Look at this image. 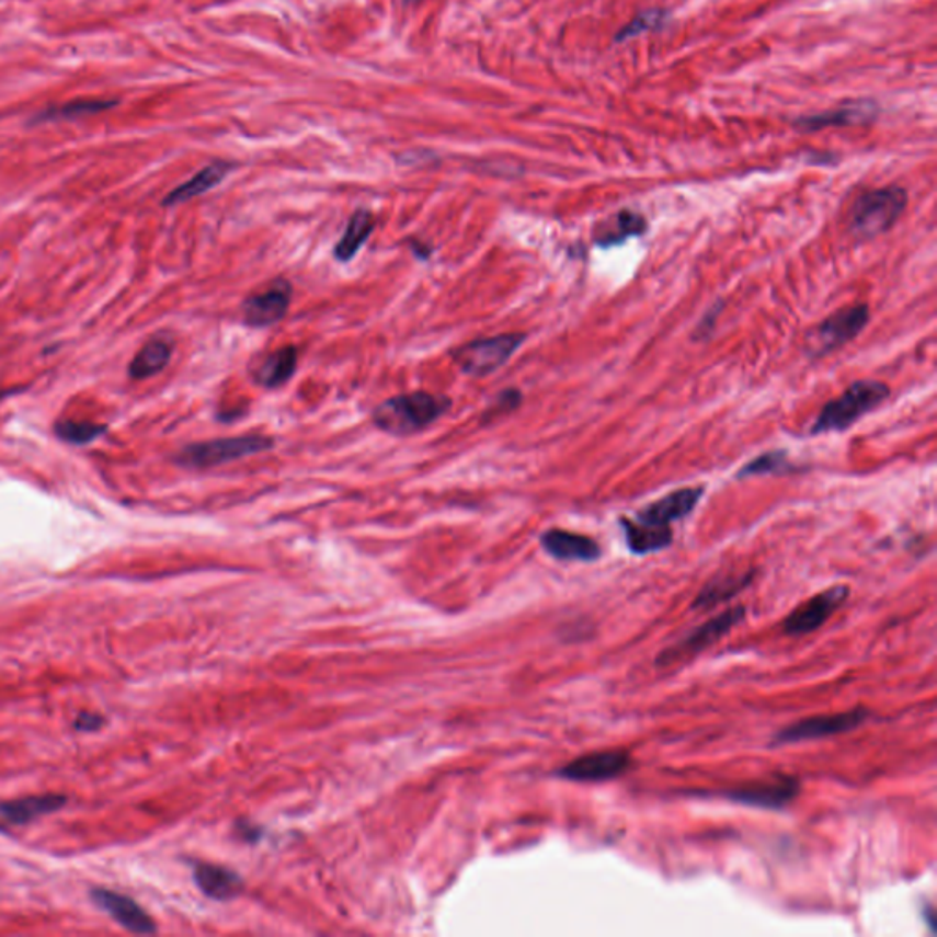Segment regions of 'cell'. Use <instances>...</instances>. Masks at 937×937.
Segmentation results:
<instances>
[{
  "instance_id": "6da1fadb",
  "label": "cell",
  "mask_w": 937,
  "mask_h": 937,
  "mask_svg": "<svg viewBox=\"0 0 937 937\" xmlns=\"http://www.w3.org/2000/svg\"><path fill=\"white\" fill-rule=\"evenodd\" d=\"M449 409L450 398L447 396L418 390L385 400L372 412V422L379 431L392 436H412L438 422Z\"/></svg>"
},
{
  "instance_id": "7a4b0ae2",
  "label": "cell",
  "mask_w": 937,
  "mask_h": 937,
  "mask_svg": "<svg viewBox=\"0 0 937 937\" xmlns=\"http://www.w3.org/2000/svg\"><path fill=\"white\" fill-rule=\"evenodd\" d=\"M890 398V387L877 379H860L843 395L827 401L816 416L811 434L844 433Z\"/></svg>"
},
{
  "instance_id": "3957f363",
  "label": "cell",
  "mask_w": 937,
  "mask_h": 937,
  "mask_svg": "<svg viewBox=\"0 0 937 937\" xmlns=\"http://www.w3.org/2000/svg\"><path fill=\"white\" fill-rule=\"evenodd\" d=\"M906 204L909 195L898 185L866 191L852 206L849 229L857 239H876L895 226L906 209Z\"/></svg>"
},
{
  "instance_id": "277c9868",
  "label": "cell",
  "mask_w": 937,
  "mask_h": 937,
  "mask_svg": "<svg viewBox=\"0 0 937 937\" xmlns=\"http://www.w3.org/2000/svg\"><path fill=\"white\" fill-rule=\"evenodd\" d=\"M275 439L264 434H248V436H235V438L207 439L198 444L185 445L178 455H174V464L185 469H212L235 460H242L248 456L261 455L272 450Z\"/></svg>"
},
{
  "instance_id": "5b68a950",
  "label": "cell",
  "mask_w": 937,
  "mask_h": 937,
  "mask_svg": "<svg viewBox=\"0 0 937 937\" xmlns=\"http://www.w3.org/2000/svg\"><path fill=\"white\" fill-rule=\"evenodd\" d=\"M526 341L524 333H502L494 338H482L461 344L453 350V361L467 376L485 378L499 370L515 355Z\"/></svg>"
},
{
  "instance_id": "8992f818",
  "label": "cell",
  "mask_w": 937,
  "mask_h": 937,
  "mask_svg": "<svg viewBox=\"0 0 937 937\" xmlns=\"http://www.w3.org/2000/svg\"><path fill=\"white\" fill-rule=\"evenodd\" d=\"M743 619H745V606H732L729 610L721 612L720 616L712 617L701 627L696 628L694 632L687 633L682 641H677L658 654L655 665L671 666L704 652L712 644L718 643L721 638H725L727 633L731 632L732 628L740 625Z\"/></svg>"
},
{
  "instance_id": "52a82bcc",
  "label": "cell",
  "mask_w": 937,
  "mask_h": 937,
  "mask_svg": "<svg viewBox=\"0 0 937 937\" xmlns=\"http://www.w3.org/2000/svg\"><path fill=\"white\" fill-rule=\"evenodd\" d=\"M870 322V306L854 305L844 306L841 310L833 311L832 316L815 328L808 339L811 354L826 355L833 350L841 348L844 344L852 343Z\"/></svg>"
},
{
  "instance_id": "ba28073f",
  "label": "cell",
  "mask_w": 937,
  "mask_h": 937,
  "mask_svg": "<svg viewBox=\"0 0 937 937\" xmlns=\"http://www.w3.org/2000/svg\"><path fill=\"white\" fill-rule=\"evenodd\" d=\"M866 720H868V710L862 707L835 712V715L811 716L784 727L782 731L777 732L775 743L786 745V743L810 742V740L844 734V732L855 731Z\"/></svg>"
},
{
  "instance_id": "9c48e42d",
  "label": "cell",
  "mask_w": 937,
  "mask_h": 937,
  "mask_svg": "<svg viewBox=\"0 0 937 937\" xmlns=\"http://www.w3.org/2000/svg\"><path fill=\"white\" fill-rule=\"evenodd\" d=\"M632 767V756L627 749L594 751L579 756L564 767H560L557 777L572 782H608L619 778Z\"/></svg>"
},
{
  "instance_id": "30bf717a",
  "label": "cell",
  "mask_w": 937,
  "mask_h": 937,
  "mask_svg": "<svg viewBox=\"0 0 937 937\" xmlns=\"http://www.w3.org/2000/svg\"><path fill=\"white\" fill-rule=\"evenodd\" d=\"M849 589L844 584L824 590L821 594L813 595L811 599L797 606L782 621V630L786 636H804L815 632L826 625L827 619L841 608L848 599Z\"/></svg>"
},
{
  "instance_id": "8fae6325",
  "label": "cell",
  "mask_w": 937,
  "mask_h": 937,
  "mask_svg": "<svg viewBox=\"0 0 937 937\" xmlns=\"http://www.w3.org/2000/svg\"><path fill=\"white\" fill-rule=\"evenodd\" d=\"M294 288L286 278L278 277L266 288L248 295L242 302V319L251 328H270L283 321L288 313Z\"/></svg>"
},
{
  "instance_id": "7c38bea8",
  "label": "cell",
  "mask_w": 937,
  "mask_h": 937,
  "mask_svg": "<svg viewBox=\"0 0 937 937\" xmlns=\"http://www.w3.org/2000/svg\"><path fill=\"white\" fill-rule=\"evenodd\" d=\"M800 793V782L789 775H777L769 780L745 784L740 788L723 791L725 799L738 804L762 808V810H782L791 804Z\"/></svg>"
},
{
  "instance_id": "4fadbf2b",
  "label": "cell",
  "mask_w": 937,
  "mask_h": 937,
  "mask_svg": "<svg viewBox=\"0 0 937 937\" xmlns=\"http://www.w3.org/2000/svg\"><path fill=\"white\" fill-rule=\"evenodd\" d=\"M90 898L125 930L141 934V936L155 934L158 930L155 919L136 901L123 893L112 892L106 888H94L90 892Z\"/></svg>"
},
{
  "instance_id": "5bb4252c",
  "label": "cell",
  "mask_w": 937,
  "mask_h": 937,
  "mask_svg": "<svg viewBox=\"0 0 937 937\" xmlns=\"http://www.w3.org/2000/svg\"><path fill=\"white\" fill-rule=\"evenodd\" d=\"M704 496V488H683L665 494L639 511L633 521L654 527H671L672 522L682 521L690 515L699 500Z\"/></svg>"
},
{
  "instance_id": "9a60e30c",
  "label": "cell",
  "mask_w": 937,
  "mask_h": 937,
  "mask_svg": "<svg viewBox=\"0 0 937 937\" xmlns=\"http://www.w3.org/2000/svg\"><path fill=\"white\" fill-rule=\"evenodd\" d=\"M65 804H67V797L62 795H34V797L0 802V830L24 826L37 821L41 816L56 813Z\"/></svg>"
},
{
  "instance_id": "2e32d148",
  "label": "cell",
  "mask_w": 937,
  "mask_h": 937,
  "mask_svg": "<svg viewBox=\"0 0 937 937\" xmlns=\"http://www.w3.org/2000/svg\"><path fill=\"white\" fill-rule=\"evenodd\" d=\"M297 365H299L297 346H283V348L273 350L255 366H251V378L262 389H281L294 378Z\"/></svg>"
},
{
  "instance_id": "e0dca14e",
  "label": "cell",
  "mask_w": 937,
  "mask_h": 937,
  "mask_svg": "<svg viewBox=\"0 0 937 937\" xmlns=\"http://www.w3.org/2000/svg\"><path fill=\"white\" fill-rule=\"evenodd\" d=\"M540 544L553 559L594 562L601 557L599 544L594 538L564 529H549L540 537Z\"/></svg>"
},
{
  "instance_id": "ac0fdd59",
  "label": "cell",
  "mask_w": 937,
  "mask_h": 937,
  "mask_svg": "<svg viewBox=\"0 0 937 937\" xmlns=\"http://www.w3.org/2000/svg\"><path fill=\"white\" fill-rule=\"evenodd\" d=\"M231 171H233V165L226 163V161H215L212 165L204 167L191 180L182 183L176 190L171 191L165 196L163 206H178V204H183V202L193 201L196 196L206 195L207 191L215 190L217 185H220L224 182V178L228 176Z\"/></svg>"
},
{
  "instance_id": "d6986e66",
  "label": "cell",
  "mask_w": 937,
  "mask_h": 937,
  "mask_svg": "<svg viewBox=\"0 0 937 937\" xmlns=\"http://www.w3.org/2000/svg\"><path fill=\"white\" fill-rule=\"evenodd\" d=\"M174 352V343L167 335H156L144 344V348L134 355L133 363L128 365V376L133 379L152 378L160 374Z\"/></svg>"
},
{
  "instance_id": "ffe728a7",
  "label": "cell",
  "mask_w": 937,
  "mask_h": 937,
  "mask_svg": "<svg viewBox=\"0 0 937 937\" xmlns=\"http://www.w3.org/2000/svg\"><path fill=\"white\" fill-rule=\"evenodd\" d=\"M753 578H755V572L720 573V575H715V578L710 579L709 583L705 584L704 589L699 590V594L694 599L693 608H696V610H707V608H712L718 603L732 599L734 595L747 589Z\"/></svg>"
},
{
  "instance_id": "44dd1931",
  "label": "cell",
  "mask_w": 937,
  "mask_h": 937,
  "mask_svg": "<svg viewBox=\"0 0 937 937\" xmlns=\"http://www.w3.org/2000/svg\"><path fill=\"white\" fill-rule=\"evenodd\" d=\"M877 108L871 103H852L848 106H841L837 111L822 112L816 116L802 117L797 122V127L804 130H819L826 127H852V125H862L876 117Z\"/></svg>"
},
{
  "instance_id": "7402d4cb",
  "label": "cell",
  "mask_w": 937,
  "mask_h": 937,
  "mask_svg": "<svg viewBox=\"0 0 937 937\" xmlns=\"http://www.w3.org/2000/svg\"><path fill=\"white\" fill-rule=\"evenodd\" d=\"M376 229V218L368 209H357L350 217L343 237L339 239L338 244L333 248V256L339 262H350L357 255V251L365 245L366 240L370 239V235Z\"/></svg>"
},
{
  "instance_id": "603a6c76",
  "label": "cell",
  "mask_w": 937,
  "mask_h": 937,
  "mask_svg": "<svg viewBox=\"0 0 937 937\" xmlns=\"http://www.w3.org/2000/svg\"><path fill=\"white\" fill-rule=\"evenodd\" d=\"M622 532L627 537L628 549L636 555H649L669 548L672 544L671 527H654L639 522L622 518Z\"/></svg>"
},
{
  "instance_id": "cb8c5ba5",
  "label": "cell",
  "mask_w": 937,
  "mask_h": 937,
  "mask_svg": "<svg viewBox=\"0 0 937 937\" xmlns=\"http://www.w3.org/2000/svg\"><path fill=\"white\" fill-rule=\"evenodd\" d=\"M647 231V220L643 215L636 212H619L606 222L601 224L595 231V244L608 248V245L622 244L625 240L639 237Z\"/></svg>"
},
{
  "instance_id": "d4e9b609",
  "label": "cell",
  "mask_w": 937,
  "mask_h": 937,
  "mask_svg": "<svg viewBox=\"0 0 937 937\" xmlns=\"http://www.w3.org/2000/svg\"><path fill=\"white\" fill-rule=\"evenodd\" d=\"M195 881L207 898L218 899V901L239 895L242 888V881L235 871L215 865L196 866Z\"/></svg>"
},
{
  "instance_id": "484cf974",
  "label": "cell",
  "mask_w": 937,
  "mask_h": 937,
  "mask_svg": "<svg viewBox=\"0 0 937 937\" xmlns=\"http://www.w3.org/2000/svg\"><path fill=\"white\" fill-rule=\"evenodd\" d=\"M119 105V100H76L70 101L67 105L50 106L46 111L35 114L32 119V125L50 122H68V119H79L83 116H94L100 112L111 111L114 106Z\"/></svg>"
},
{
  "instance_id": "4316f807",
  "label": "cell",
  "mask_w": 937,
  "mask_h": 937,
  "mask_svg": "<svg viewBox=\"0 0 937 937\" xmlns=\"http://www.w3.org/2000/svg\"><path fill=\"white\" fill-rule=\"evenodd\" d=\"M793 471L789 464L786 450H769L764 455L756 456L755 460L749 461L738 471V478L762 477V475H784Z\"/></svg>"
},
{
  "instance_id": "83f0119b",
  "label": "cell",
  "mask_w": 937,
  "mask_h": 937,
  "mask_svg": "<svg viewBox=\"0 0 937 937\" xmlns=\"http://www.w3.org/2000/svg\"><path fill=\"white\" fill-rule=\"evenodd\" d=\"M56 433L67 444L84 445L103 436L106 433V427L105 425H98V423L62 420V422L57 423Z\"/></svg>"
},
{
  "instance_id": "f1b7e54d",
  "label": "cell",
  "mask_w": 937,
  "mask_h": 937,
  "mask_svg": "<svg viewBox=\"0 0 937 937\" xmlns=\"http://www.w3.org/2000/svg\"><path fill=\"white\" fill-rule=\"evenodd\" d=\"M521 405V390H504V392H500V395L496 396V400H494L493 403H491V405L485 409V412H483L482 414V422H494V420H499V418L505 416V414H510V412L516 411V409H518V407Z\"/></svg>"
},
{
  "instance_id": "f546056e",
  "label": "cell",
  "mask_w": 937,
  "mask_h": 937,
  "mask_svg": "<svg viewBox=\"0 0 937 937\" xmlns=\"http://www.w3.org/2000/svg\"><path fill=\"white\" fill-rule=\"evenodd\" d=\"M665 13L658 12H647L641 13L639 18L633 19L632 24H628L622 28L621 34L617 35V41L632 39L636 35L643 34L647 30L660 28L663 21H665Z\"/></svg>"
},
{
  "instance_id": "4dcf8cb0",
  "label": "cell",
  "mask_w": 937,
  "mask_h": 937,
  "mask_svg": "<svg viewBox=\"0 0 937 937\" xmlns=\"http://www.w3.org/2000/svg\"><path fill=\"white\" fill-rule=\"evenodd\" d=\"M103 725H105V718L101 715H95V712H81V715L78 716L76 723H73V727H76L78 731L83 732L100 731Z\"/></svg>"
},
{
  "instance_id": "1f68e13d",
  "label": "cell",
  "mask_w": 937,
  "mask_h": 937,
  "mask_svg": "<svg viewBox=\"0 0 937 937\" xmlns=\"http://www.w3.org/2000/svg\"><path fill=\"white\" fill-rule=\"evenodd\" d=\"M720 316V308L718 305L715 306V310L709 311L707 316H704L701 322H699L698 328H696V333H698V338H707V333L712 332V324H715L716 319Z\"/></svg>"
},
{
  "instance_id": "d6a6232c",
  "label": "cell",
  "mask_w": 937,
  "mask_h": 937,
  "mask_svg": "<svg viewBox=\"0 0 937 937\" xmlns=\"http://www.w3.org/2000/svg\"><path fill=\"white\" fill-rule=\"evenodd\" d=\"M407 4H412V2H420V0H405Z\"/></svg>"
}]
</instances>
